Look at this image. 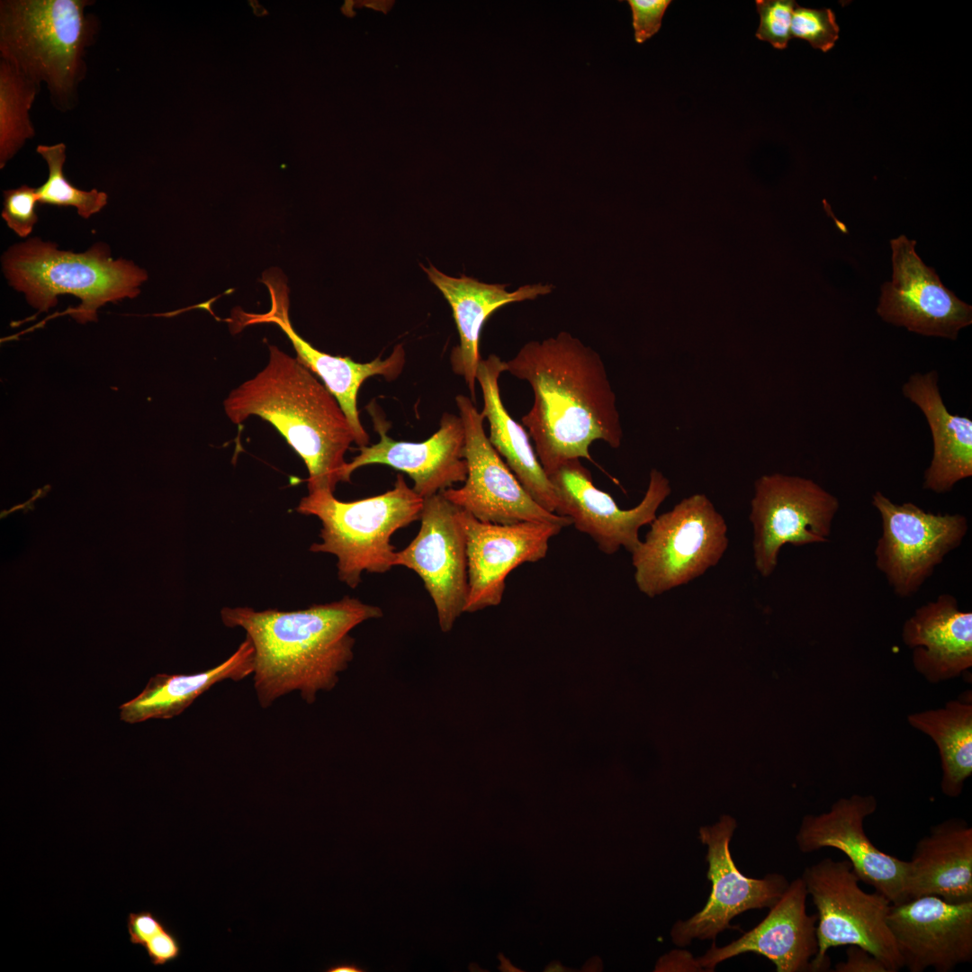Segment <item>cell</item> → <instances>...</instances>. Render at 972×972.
Wrapping results in <instances>:
<instances>
[{"label": "cell", "instance_id": "cell-1", "mask_svg": "<svg viewBox=\"0 0 972 972\" xmlns=\"http://www.w3.org/2000/svg\"><path fill=\"white\" fill-rule=\"evenodd\" d=\"M506 372L526 382L534 402L522 424L548 475L572 459L594 463L590 445H622L616 394L599 355L568 332L525 344L505 362Z\"/></svg>", "mask_w": 972, "mask_h": 972}, {"label": "cell", "instance_id": "cell-2", "mask_svg": "<svg viewBox=\"0 0 972 972\" xmlns=\"http://www.w3.org/2000/svg\"><path fill=\"white\" fill-rule=\"evenodd\" d=\"M381 616L379 607L349 596L292 611L220 610L222 623L242 628L253 644L254 688L263 708L293 691L311 704L319 692L333 689L354 658L351 631Z\"/></svg>", "mask_w": 972, "mask_h": 972}, {"label": "cell", "instance_id": "cell-3", "mask_svg": "<svg viewBox=\"0 0 972 972\" xmlns=\"http://www.w3.org/2000/svg\"><path fill=\"white\" fill-rule=\"evenodd\" d=\"M266 367L232 390L227 417L240 424L250 416L270 422L304 462L309 492L334 493L346 474L355 432L336 398L297 358L269 345Z\"/></svg>", "mask_w": 972, "mask_h": 972}, {"label": "cell", "instance_id": "cell-4", "mask_svg": "<svg viewBox=\"0 0 972 972\" xmlns=\"http://www.w3.org/2000/svg\"><path fill=\"white\" fill-rule=\"evenodd\" d=\"M89 0H4L0 2L1 59L40 85L53 104L68 109L85 76L84 54L96 31L86 14Z\"/></svg>", "mask_w": 972, "mask_h": 972}, {"label": "cell", "instance_id": "cell-5", "mask_svg": "<svg viewBox=\"0 0 972 972\" xmlns=\"http://www.w3.org/2000/svg\"><path fill=\"white\" fill-rule=\"evenodd\" d=\"M3 270L9 284L39 311L54 307L59 294L79 298L81 304L68 310L79 322L96 320L97 310L107 302L136 297L148 279L133 262L112 259L104 243L74 253L39 238L10 248L3 256Z\"/></svg>", "mask_w": 972, "mask_h": 972}, {"label": "cell", "instance_id": "cell-6", "mask_svg": "<svg viewBox=\"0 0 972 972\" xmlns=\"http://www.w3.org/2000/svg\"><path fill=\"white\" fill-rule=\"evenodd\" d=\"M423 503L400 473L384 493L341 501L331 491L317 490L303 497L296 510L321 522V542L310 551L335 555L338 579L355 589L364 572L383 573L395 566L392 536L420 518Z\"/></svg>", "mask_w": 972, "mask_h": 972}, {"label": "cell", "instance_id": "cell-7", "mask_svg": "<svg viewBox=\"0 0 972 972\" xmlns=\"http://www.w3.org/2000/svg\"><path fill=\"white\" fill-rule=\"evenodd\" d=\"M816 908L818 951L811 972L830 968L827 952L832 948L856 945L878 958L888 972L903 963L887 924L891 902L876 891L867 893L845 859L824 858L806 867L801 876Z\"/></svg>", "mask_w": 972, "mask_h": 972}, {"label": "cell", "instance_id": "cell-8", "mask_svg": "<svg viewBox=\"0 0 972 972\" xmlns=\"http://www.w3.org/2000/svg\"><path fill=\"white\" fill-rule=\"evenodd\" d=\"M729 544L727 525L709 498L692 494L656 516L631 554L634 582L654 598L716 566Z\"/></svg>", "mask_w": 972, "mask_h": 972}, {"label": "cell", "instance_id": "cell-9", "mask_svg": "<svg viewBox=\"0 0 972 972\" xmlns=\"http://www.w3.org/2000/svg\"><path fill=\"white\" fill-rule=\"evenodd\" d=\"M881 519L875 564L896 595L914 596L968 534L966 516L925 511L913 502L897 504L881 491L871 498Z\"/></svg>", "mask_w": 972, "mask_h": 972}, {"label": "cell", "instance_id": "cell-10", "mask_svg": "<svg viewBox=\"0 0 972 972\" xmlns=\"http://www.w3.org/2000/svg\"><path fill=\"white\" fill-rule=\"evenodd\" d=\"M839 508L838 498L812 479L779 472L759 477L749 516L756 570L771 575L787 544L828 542Z\"/></svg>", "mask_w": 972, "mask_h": 972}, {"label": "cell", "instance_id": "cell-11", "mask_svg": "<svg viewBox=\"0 0 972 972\" xmlns=\"http://www.w3.org/2000/svg\"><path fill=\"white\" fill-rule=\"evenodd\" d=\"M455 402L465 430L467 476L462 487L440 493L482 522L544 521L572 526L569 518L544 509L525 490L490 444L483 428L484 418L473 400L459 394Z\"/></svg>", "mask_w": 972, "mask_h": 972}, {"label": "cell", "instance_id": "cell-12", "mask_svg": "<svg viewBox=\"0 0 972 972\" xmlns=\"http://www.w3.org/2000/svg\"><path fill=\"white\" fill-rule=\"evenodd\" d=\"M548 477L559 500L556 514L569 518L606 554L622 547L632 554L641 543L640 528L652 523L671 492L668 478L652 469L643 500L632 508L622 509L610 494L595 486L580 459L563 462Z\"/></svg>", "mask_w": 972, "mask_h": 972}, {"label": "cell", "instance_id": "cell-13", "mask_svg": "<svg viewBox=\"0 0 972 972\" xmlns=\"http://www.w3.org/2000/svg\"><path fill=\"white\" fill-rule=\"evenodd\" d=\"M420 528L396 552L395 566L416 572L432 598L440 629L450 631L468 595L466 536L461 508L440 492L424 499Z\"/></svg>", "mask_w": 972, "mask_h": 972}, {"label": "cell", "instance_id": "cell-14", "mask_svg": "<svg viewBox=\"0 0 972 972\" xmlns=\"http://www.w3.org/2000/svg\"><path fill=\"white\" fill-rule=\"evenodd\" d=\"M736 827L735 820L724 815L716 824L699 828L698 838L706 847V877L711 882V893L701 911L675 922L670 931L675 945L685 947L693 940H715L730 928L735 916L748 910L771 907L787 889L789 882L781 874L752 878L740 872L730 851Z\"/></svg>", "mask_w": 972, "mask_h": 972}, {"label": "cell", "instance_id": "cell-15", "mask_svg": "<svg viewBox=\"0 0 972 972\" xmlns=\"http://www.w3.org/2000/svg\"><path fill=\"white\" fill-rule=\"evenodd\" d=\"M905 235L890 240L893 274L881 286L877 308L880 318L909 331L955 340L971 325L972 307L958 299L915 251Z\"/></svg>", "mask_w": 972, "mask_h": 972}, {"label": "cell", "instance_id": "cell-16", "mask_svg": "<svg viewBox=\"0 0 972 972\" xmlns=\"http://www.w3.org/2000/svg\"><path fill=\"white\" fill-rule=\"evenodd\" d=\"M872 795L853 794L835 801L829 811L803 818L796 842L799 850L811 853L824 848L842 852L860 880L884 895L892 904L907 900L908 860L878 849L864 831V821L877 810Z\"/></svg>", "mask_w": 972, "mask_h": 972}, {"label": "cell", "instance_id": "cell-17", "mask_svg": "<svg viewBox=\"0 0 972 972\" xmlns=\"http://www.w3.org/2000/svg\"><path fill=\"white\" fill-rule=\"evenodd\" d=\"M466 536L468 595L464 612L498 606L508 575L519 565L543 560L551 539L564 525L525 521L515 524L482 522L461 508Z\"/></svg>", "mask_w": 972, "mask_h": 972}, {"label": "cell", "instance_id": "cell-18", "mask_svg": "<svg viewBox=\"0 0 972 972\" xmlns=\"http://www.w3.org/2000/svg\"><path fill=\"white\" fill-rule=\"evenodd\" d=\"M887 924L910 972H950L972 960V901L923 896L891 904Z\"/></svg>", "mask_w": 972, "mask_h": 972}, {"label": "cell", "instance_id": "cell-19", "mask_svg": "<svg viewBox=\"0 0 972 972\" xmlns=\"http://www.w3.org/2000/svg\"><path fill=\"white\" fill-rule=\"evenodd\" d=\"M271 300L267 312L256 314L241 311L240 324L246 327L259 323L277 325L287 336L295 349L297 359L312 374L318 375L328 391L336 398L356 435V444L368 446L369 436L362 426L357 410V394L362 383L369 377L382 375L388 381L402 372L405 352L397 345L385 359L380 356L368 363H356L349 357L334 356L318 350L303 339L293 328L289 319V289L284 275L276 270L263 274Z\"/></svg>", "mask_w": 972, "mask_h": 972}, {"label": "cell", "instance_id": "cell-20", "mask_svg": "<svg viewBox=\"0 0 972 972\" xmlns=\"http://www.w3.org/2000/svg\"><path fill=\"white\" fill-rule=\"evenodd\" d=\"M374 427L380 440L370 446H359V454L347 463L346 474L351 480L358 468L386 464L407 473L413 481L412 489L423 499L464 482L467 464L464 458L465 430L459 415L444 413L439 429L423 442L397 441L386 433L388 425L370 410Z\"/></svg>", "mask_w": 972, "mask_h": 972}, {"label": "cell", "instance_id": "cell-21", "mask_svg": "<svg viewBox=\"0 0 972 972\" xmlns=\"http://www.w3.org/2000/svg\"><path fill=\"white\" fill-rule=\"evenodd\" d=\"M808 894L803 878L790 882L781 897L770 907L766 917L729 944L711 948L697 958L706 971L721 962L748 952L764 956L777 972H811V961L818 951L816 914H807Z\"/></svg>", "mask_w": 972, "mask_h": 972}, {"label": "cell", "instance_id": "cell-22", "mask_svg": "<svg viewBox=\"0 0 972 972\" xmlns=\"http://www.w3.org/2000/svg\"><path fill=\"white\" fill-rule=\"evenodd\" d=\"M902 640L929 682L954 679L972 666V613L959 609L954 596L941 594L905 620Z\"/></svg>", "mask_w": 972, "mask_h": 972}, {"label": "cell", "instance_id": "cell-23", "mask_svg": "<svg viewBox=\"0 0 972 972\" xmlns=\"http://www.w3.org/2000/svg\"><path fill=\"white\" fill-rule=\"evenodd\" d=\"M421 267L453 310L460 344L451 353L452 369L454 374L464 377L471 399L474 401L476 374L482 359L479 339L485 321L504 305L545 295L551 292L553 287L549 284H528L509 292L505 284H485L465 275L452 277L432 265Z\"/></svg>", "mask_w": 972, "mask_h": 972}, {"label": "cell", "instance_id": "cell-24", "mask_svg": "<svg viewBox=\"0 0 972 972\" xmlns=\"http://www.w3.org/2000/svg\"><path fill=\"white\" fill-rule=\"evenodd\" d=\"M908 899L936 896L961 904L972 901V828L961 818H950L930 828L908 860Z\"/></svg>", "mask_w": 972, "mask_h": 972}, {"label": "cell", "instance_id": "cell-25", "mask_svg": "<svg viewBox=\"0 0 972 972\" xmlns=\"http://www.w3.org/2000/svg\"><path fill=\"white\" fill-rule=\"evenodd\" d=\"M936 371L915 373L902 387L904 398L924 415L932 438V456L924 471L922 487L946 493L972 476V420L947 409Z\"/></svg>", "mask_w": 972, "mask_h": 972}, {"label": "cell", "instance_id": "cell-26", "mask_svg": "<svg viewBox=\"0 0 972 972\" xmlns=\"http://www.w3.org/2000/svg\"><path fill=\"white\" fill-rule=\"evenodd\" d=\"M504 372L505 362L495 355L481 359L477 369L476 382L483 397V409L480 412L489 423L488 438L529 495L542 508L556 514L558 498L530 436L524 426L509 415L501 400L499 379Z\"/></svg>", "mask_w": 972, "mask_h": 972}, {"label": "cell", "instance_id": "cell-27", "mask_svg": "<svg viewBox=\"0 0 972 972\" xmlns=\"http://www.w3.org/2000/svg\"><path fill=\"white\" fill-rule=\"evenodd\" d=\"M254 666L255 649L246 636L229 658L213 668L194 674L158 673L151 677L137 697L119 706L120 719L137 724L151 718H172L213 685L227 680L238 681L253 674Z\"/></svg>", "mask_w": 972, "mask_h": 972}, {"label": "cell", "instance_id": "cell-28", "mask_svg": "<svg viewBox=\"0 0 972 972\" xmlns=\"http://www.w3.org/2000/svg\"><path fill=\"white\" fill-rule=\"evenodd\" d=\"M907 720L914 728L930 736L938 747L943 794L958 796L972 774L971 698L950 700L943 707L909 715Z\"/></svg>", "mask_w": 972, "mask_h": 972}, {"label": "cell", "instance_id": "cell-29", "mask_svg": "<svg viewBox=\"0 0 972 972\" xmlns=\"http://www.w3.org/2000/svg\"><path fill=\"white\" fill-rule=\"evenodd\" d=\"M39 85L6 60L0 62V167L34 136L29 112Z\"/></svg>", "mask_w": 972, "mask_h": 972}, {"label": "cell", "instance_id": "cell-30", "mask_svg": "<svg viewBox=\"0 0 972 972\" xmlns=\"http://www.w3.org/2000/svg\"><path fill=\"white\" fill-rule=\"evenodd\" d=\"M37 152L44 158L49 168L47 181L37 188L39 202L59 207H74L77 213L88 219L99 212L106 204L105 192L92 189L84 191L67 180L63 166L66 160V145H39Z\"/></svg>", "mask_w": 972, "mask_h": 972}, {"label": "cell", "instance_id": "cell-31", "mask_svg": "<svg viewBox=\"0 0 972 972\" xmlns=\"http://www.w3.org/2000/svg\"><path fill=\"white\" fill-rule=\"evenodd\" d=\"M791 37L807 40L814 49L831 50L839 37L835 15L830 9H812L796 5L790 27Z\"/></svg>", "mask_w": 972, "mask_h": 972}, {"label": "cell", "instance_id": "cell-32", "mask_svg": "<svg viewBox=\"0 0 972 972\" xmlns=\"http://www.w3.org/2000/svg\"><path fill=\"white\" fill-rule=\"evenodd\" d=\"M797 4L792 0H758L757 11L760 22L756 37L769 41L776 49H785L789 40L793 11Z\"/></svg>", "mask_w": 972, "mask_h": 972}, {"label": "cell", "instance_id": "cell-33", "mask_svg": "<svg viewBox=\"0 0 972 972\" xmlns=\"http://www.w3.org/2000/svg\"><path fill=\"white\" fill-rule=\"evenodd\" d=\"M2 217L7 226L19 237L30 235L38 221L36 205L39 202L37 188L22 184L18 188L5 190Z\"/></svg>", "mask_w": 972, "mask_h": 972}, {"label": "cell", "instance_id": "cell-34", "mask_svg": "<svg viewBox=\"0 0 972 972\" xmlns=\"http://www.w3.org/2000/svg\"><path fill=\"white\" fill-rule=\"evenodd\" d=\"M632 14L634 39L643 43L661 28L664 13L670 0H628Z\"/></svg>", "mask_w": 972, "mask_h": 972}, {"label": "cell", "instance_id": "cell-35", "mask_svg": "<svg viewBox=\"0 0 972 972\" xmlns=\"http://www.w3.org/2000/svg\"><path fill=\"white\" fill-rule=\"evenodd\" d=\"M142 948L150 963L156 967L165 966L177 959L181 954L180 941L167 927L152 935Z\"/></svg>", "mask_w": 972, "mask_h": 972}, {"label": "cell", "instance_id": "cell-36", "mask_svg": "<svg viewBox=\"0 0 972 972\" xmlns=\"http://www.w3.org/2000/svg\"><path fill=\"white\" fill-rule=\"evenodd\" d=\"M129 940L135 946H142L155 933L164 930L166 925L150 911L130 913L127 916Z\"/></svg>", "mask_w": 972, "mask_h": 972}, {"label": "cell", "instance_id": "cell-37", "mask_svg": "<svg viewBox=\"0 0 972 972\" xmlns=\"http://www.w3.org/2000/svg\"><path fill=\"white\" fill-rule=\"evenodd\" d=\"M834 972H888L885 965L865 949L849 945L846 958L835 964Z\"/></svg>", "mask_w": 972, "mask_h": 972}, {"label": "cell", "instance_id": "cell-38", "mask_svg": "<svg viewBox=\"0 0 972 972\" xmlns=\"http://www.w3.org/2000/svg\"><path fill=\"white\" fill-rule=\"evenodd\" d=\"M328 972H363L364 969L353 962H341L329 967Z\"/></svg>", "mask_w": 972, "mask_h": 972}]
</instances>
